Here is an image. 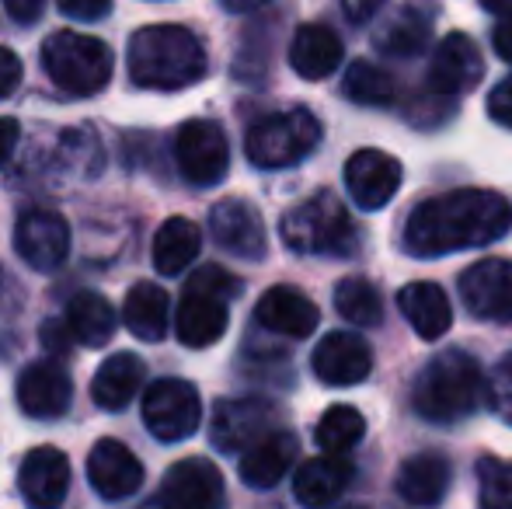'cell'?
<instances>
[{"instance_id":"d4e9b609","label":"cell","mask_w":512,"mask_h":509,"mask_svg":"<svg viewBox=\"0 0 512 509\" xmlns=\"http://www.w3.org/2000/svg\"><path fill=\"white\" fill-rule=\"evenodd\" d=\"M398 307L408 318V325L415 328L418 339H425V342L443 339L453 325V311H450L446 293L439 290L436 283H425V279L408 283L405 290L398 293Z\"/></svg>"},{"instance_id":"83f0119b","label":"cell","mask_w":512,"mask_h":509,"mask_svg":"<svg viewBox=\"0 0 512 509\" xmlns=\"http://www.w3.org/2000/svg\"><path fill=\"white\" fill-rule=\"evenodd\" d=\"M126 328L143 342H161L171 325V300L157 283H136L129 286L126 304H122Z\"/></svg>"},{"instance_id":"836d02e7","label":"cell","mask_w":512,"mask_h":509,"mask_svg":"<svg viewBox=\"0 0 512 509\" xmlns=\"http://www.w3.org/2000/svg\"><path fill=\"white\" fill-rule=\"evenodd\" d=\"M363 436H366V419L352 405H331L314 429V440L324 454H349Z\"/></svg>"},{"instance_id":"7c38bea8","label":"cell","mask_w":512,"mask_h":509,"mask_svg":"<svg viewBox=\"0 0 512 509\" xmlns=\"http://www.w3.org/2000/svg\"><path fill=\"white\" fill-rule=\"evenodd\" d=\"M209 231H213V241L223 252L248 258V262H262L265 252H269L265 220L248 199H220L209 210Z\"/></svg>"},{"instance_id":"7402d4cb","label":"cell","mask_w":512,"mask_h":509,"mask_svg":"<svg viewBox=\"0 0 512 509\" xmlns=\"http://www.w3.org/2000/svg\"><path fill=\"white\" fill-rule=\"evenodd\" d=\"M300 454V440L286 429H272L248 450H241V482L251 489H272L286 478Z\"/></svg>"},{"instance_id":"52a82bcc","label":"cell","mask_w":512,"mask_h":509,"mask_svg":"<svg viewBox=\"0 0 512 509\" xmlns=\"http://www.w3.org/2000/svg\"><path fill=\"white\" fill-rule=\"evenodd\" d=\"M321 143V123L314 119L310 109H286V112H272V116L258 119L248 129V161L255 168L276 171V168H290V164L304 161L310 150Z\"/></svg>"},{"instance_id":"44dd1931","label":"cell","mask_w":512,"mask_h":509,"mask_svg":"<svg viewBox=\"0 0 512 509\" xmlns=\"http://www.w3.org/2000/svg\"><path fill=\"white\" fill-rule=\"evenodd\" d=\"M255 318L272 335H286V339H310L317 332L321 311L310 297H304L293 286H272L262 293L255 307Z\"/></svg>"},{"instance_id":"8d00e7d4","label":"cell","mask_w":512,"mask_h":509,"mask_svg":"<svg viewBox=\"0 0 512 509\" xmlns=\"http://www.w3.org/2000/svg\"><path fill=\"white\" fill-rule=\"evenodd\" d=\"M488 116L499 126L512 129V77H506V81L488 95Z\"/></svg>"},{"instance_id":"9c48e42d","label":"cell","mask_w":512,"mask_h":509,"mask_svg":"<svg viewBox=\"0 0 512 509\" xmlns=\"http://www.w3.org/2000/svg\"><path fill=\"white\" fill-rule=\"evenodd\" d=\"M175 164L199 189L223 182V175L230 168L227 133L213 119H189V123H182L175 133Z\"/></svg>"},{"instance_id":"4316f807","label":"cell","mask_w":512,"mask_h":509,"mask_svg":"<svg viewBox=\"0 0 512 509\" xmlns=\"http://www.w3.org/2000/svg\"><path fill=\"white\" fill-rule=\"evenodd\" d=\"M143 374H147V367H143V360L136 353L108 356L98 367L95 381H91V398L105 412H122L136 398V391H140Z\"/></svg>"},{"instance_id":"4fadbf2b","label":"cell","mask_w":512,"mask_h":509,"mask_svg":"<svg viewBox=\"0 0 512 509\" xmlns=\"http://www.w3.org/2000/svg\"><path fill=\"white\" fill-rule=\"evenodd\" d=\"M14 252L35 272H53L70 255V224L53 210H32L14 227Z\"/></svg>"},{"instance_id":"f1b7e54d","label":"cell","mask_w":512,"mask_h":509,"mask_svg":"<svg viewBox=\"0 0 512 509\" xmlns=\"http://www.w3.org/2000/svg\"><path fill=\"white\" fill-rule=\"evenodd\" d=\"M203 248V234L189 217H171L161 224L154 238V265L161 276H178L182 269H189L199 258Z\"/></svg>"},{"instance_id":"603a6c76","label":"cell","mask_w":512,"mask_h":509,"mask_svg":"<svg viewBox=\"0 0 512 509\" xmlns=\"http://www.w3.org/2000/svg\"><path fill=\"white\" fill-rule=\"evenodd\" d=\"M345 46L328 25H300L290 42V67L304 81H324L342 67Z\"/></svg>"},{"instance_id":"d590c367","label":"cell","mask_w":512,"mask_h":509,"mask_svg":"<svg viewBox=\"0 0 512 509\" xmlns=\"http://www.w3.org/2000/svg\"><path fill=\"white\" fill-rule=\"evenodd\" d=\"M485 398H488V405H492V412L512 426V353L492 370V381L485 387Z\"/></svg>"},{"instance_id":"2e32d148","label":"cell","mask_w":512,"mask_h":509,"mask_svg":"<svg viewBox=\"0 0 512 509\" xmlns=\"http://www.w3.org/2000/svg\"><path fill=\"white\" fill-rule=\"evenodd\" d=\"M154 503H164L171 509H213L223 503V475L206 457H185L171 464L161 482V492Z\"/></svg>"},{"instance_id":"f35d334b","label":"cell","mask_w":512,"mask_h":509,"mask_svg":"<svg viewBox=\"0 0 512 509\" xmlns=\"http://www.w3.org/2000/svg\"><path fill=\"white\" fill-rule=\"evenodd\" d=\"M21 84V60L0 46V98H7Z\"/></svg>"},{"instance_id":"484cf974","label":"cell","mask_w":512,"mask_h":509,"mask_svg":"<svg viewBox=\"0 0 512 509\" xmlns=\"http://www.w3.org/2000/svg\"><path fill=\"white\" fill-rule=\"evenodd\" d=\"M349 482H352V464L342 454H324L300 464L297 478H293V496L304 506H328L349 489Z\"/></svg>"},{"instance_id":"ba28073f","label":"cell","mask_w":512,"mask_h":509,"mask_svg":"<svg viewBox=\"0 0 512 509\" xmlns=\"http://www.w3.org/2000/svg\"><path fill=\"white\" fill-rule=\"evenodd\" d=\"M143 422L164 443L189 440L203 422V398L182 377H161L143 391Z\"/></svg>"},{"instance_id":"7bdbcfd3","label":"cell","mask_w":512,"mask_h":509,"mask_svg":"<svg viewBox=\"0 0 512 509\" xmlns=\"http://www.w3.org/2000/svg\"><path fill=\"white\" fill-rule=\"evenodd\" d=\"M495 53L512 63V14L502 21L499 28H495Z\"/></svg>"},{"instance_id":"4dcf8cb0","label":"cell","mask_w":512,"mask_h":509,"mask_svg":"<svg viewBox=\"0 0 512 509\" xmlns=\"http://www.w3.org/2000/svg\"><path fill=\"white\" fill-rule=\"evenodd\" d=\"M429 35H432V14L422 11V4H411V7H405V11L394 14V18L380 28V35L373 42H377V49L384 56H398V60H405V56L422 53L425 42H429Z\"/></svg>"},{"instance_id":"5b68a950","label":"cell","mask_w":512,"mask_h":509,"mask_svg":"<svg viewBox=\"0 0 512 509\" xmlns=\"http://www.w3.org/2000/svg\"><path fill=\"white\" fill-rule=\"evenodd\" d=\"M279 234L297 255L352 258L359 252V227L331 192H317L307 203L293 206L279 224Z\"/></svg>"},{"instance_id":"f6af8a7d","label":"cell","mask_w":512,"mask_h":509,"mask_svg":"<svg viewBox=\"0 0 512 509\" xmlns=\"http://www.w3.org/2000/svg\"><path fill=\"white\" fill-rule=\"evenodd\" d=\"M269 4V0H220V7H227L230 14H244V11H255V7Z\"/></svg>"},{"instance_id":"ab89813d","label":"cell","mask_w":512,"mask_h":509,"mask_svg":"<svg viewBox=\"0 0 512 509\" xmlns=\"http://www.w3.org/2000/svg\"><path fill=\"white\" fill-rule=\"evenodd\" d=\"M384 4H387V0H342V11H345V18H349L352 25H366L373 14H380V7H384Z\"/></svg>"},{"instance_id":"8fae6325","label":"cell","mask_w":512,"mask_h":509,"mask_svg":"<svg viewBox=\"0 0 512 509\" xmlns=\"http://www.w3.org/2000/svg\"><path fill=\"white\" fill-rule=\"evenodd\" d=\"M401 161L387 150H356L345 161V189H349L352 203L366 213H377L398 196L401 189Z\"/></svg>"},{"instance_id":"cb8c5ba5","label":"cell","mask_w":512,"mask_h":509,"mask_svg":"<svg viewBox=\"0 0 512 509\" xmlns=\"http://www.w3.org/2000/svg\"><path fill=\"white\" fill-rule=\"evenodd\" d=\"M450 461L443 454H432V450H422V454L408 457L398 468V478H394V489L398 496L411 506H436L439 499L450 489Z\"/></svg>"},{"instance_id":"e575fe53","label":"cell","mask_w":512,"mask_h":509,"mask_svg":"<svg viewBox=\"0 0 512 509\" xmlns=\"http://www.w3.org/2000/svg\"><path fill=\"white\" fill-rule=\"evenodd\" d=\"M478 496H481V506H488V509H512V461L481 457Z\"/></svg>"},{"instance_id":"f546056e","label":"cell","mask_w":512,"mask_h":509,"mask_svg":"<svg viewBox=\"0 0 512 509\" xmlns=\"http://www.w3.org/2000/svg\"><path fill=\"white\" fill-rule=\"evenodd\" d=\"M67 328L81 346L102 349L115 335V307L108 304L102 293H77L67 304Z\"/></svg>"},{"instance_id":"1f68e13d","label":"cell","mask_w":512,"mask_h":509,"mask_svg":"<svg viewBox=\"0 0 512 509\" xmlns=\"http://www.w3.org/2000/svg\"><path fill=\"white\" fill-rule=\"evenodd\" d=\"M342 91L349 102L366 105V109H377V105H391L398 98V84L387 74L384 67L370 60H352L349 70H345Z\"/></svg>"},{"instance_id":"60d3db41","label":"cell","mask_w":512,"mask_h":509,"mask_svg":"<svg viewBox=\"0 0 512 509\" xmlns=\"http://www.w3.org/2000/svg\"><path fill=\"white\" fill-rule=\"evenodd\" d=\"M42 4H46V0H4L7 14H11L18 25H32L42 14Z\"/></svg>"},{"instance_id":"8992f818","label":"cell","mask_w":512,"mask_h":509,"mask_svg":"<svg viewBox=\"0 0 512 509\" xmlns=\"http://www.w3.org/2000/svg\"><path fill=\"white\" fill-rule=\"evenodd\" d=\"M42 67H46L49 81L60 91L77 98L98 95L108 81H112V49L95 35H81L74 28H60V32L46 35L42 42Z\"/></svg>"},{"instance_id":"ee69618b","label":"cell","mask_w":512,"mask_h":509,"mask_svg":"<svg viewBox=\"0 0 512 509\" xmlns=\"http://www.w3.org/2000/svg\"><path fill=\"white\" fill-rule=\"evenodd\" d=\"M42 339H46V346L53 349V353H70V328H60L56 332V325H46L42 328Z\"/></svg>"},{"instance_id":"6da1fadb","label":"cell","mask_w":512,"mask_h":509,"mask_svg":"<svg viewBox=\"0 0 512 509\" xmlns=\"http://www.w3.org/2000/svg\"><path fill=\"white\" fill-rule=\"evenodd\" d=\"M512 227V206L499 192L453 189L415 206L405 224V248L415 258H439L485 248Z\"/></svg>"},{"instance_id":"9a60e30c","label":"cell","mask_w":512,"mask_h":509,"mask_svg":"<svg viewBox=\"0 0 512 509\" xmlns=\"http://www.w3.org/2000/svg\"><path fill=\"white\" fill-rule=\"evenodd\" d=\"M464 307L481 321H512V262L485 258L460 276Z\"/></svg>"},{"instance_id":"ffe728a7","label":"cell","mask_w":512,"mask_h":509,"mask_svg":"<svg viewBox=\"0 0 512 509\" xmlns=\"http://www.w3.org/2000/svg\"><path fill=\"white\" fill-rule=\"evenodd\" d=\"M18 489L32 506H60L70 492V461L56 447H35L18 468Z\"/></svg>"},{"instance_id":"e0dca14e","label":"cell","mask_w":512,"mask_h":509,"mask_svg":"<svg viewBox=\"0 0 512 509\" xmlns=\"http://www.w3.org/2000/svg\"><path fill=\"white\" fill-rule=\"evenodd\" d=\"M314 374L328 387H352L366 381L373 370V349L356 332H328L314 346Z\"/></svg>"},{"instance_id":"b9f144b4","label":"cell","mask_w":512,"mask_h":509,"mask_svg":"<svg viewBox=\"0 0 512 509\" xmlns=\"http://www.w3.org/2000/svg\"><path fill=\"white\" fill-rule=\"evenodd\" d=\"M18 136H21L18 119H11V116H0V164H4L7 157L14 154V147H18Z\"/></svg>"},{"instance_id":"277c9868","label":"cell","mask_w":512,"mask_h":509,"mask_svg":"<svg viewBox=\"0 0 512 509\" xmlns=\"http://www.w3.org/2000/svg\"><path fill=\"white\" fill-rule=\"evenodd\" d=\"M244 283L230 276L220 265H199L196 276L185 283V293L178 300L175 332L189 349H209L223 339L230 325V300H237Z\"/></svg>"},{"instance_id":"bcb514c9","label":"cell","mask_w":512,"mask_h":509,"mask_svg":"<svg viewBox=\"0 0 512 509\" xmlns=\"http://www.w3.org/2000/svg\"><path fill=\"white\" fill-rule=\"evenodd\" d=\"M481 4H485L488 11H495V14H512V0H481Z\"/></svg>"},{"instance_id":"d6986e66","label":"cell","mask_w":512,"mask_h":509,"mask_svg":"<svg viewBox=\"0 0 512 509\" xmlns=\"http://www.w3.org/2000/svg\"><path fill=\"white\" fill-rule=\"evenodd\" d=\"M74 398V381L60 363H28L18 377V405L32 419H60Z\"/></svg>"},{"instance_id":"7a4b0ae2","label":"cell","mask_w":512,"mask_h":509,"mask_svg":"<svg viewBox=\"0 0 512 509\" xmlns=\"http://www.w3.org/2000/svg\"><path fill=\"white\" fill-rule=\"evenodd\" d=\"M129 81L147 91H182L206 77V49L182 25H147L129 39Z\"/></svg>"},{"instance_id":"74e56055","label":"cell","mask_w":512,"mask_h":509,"mask_svg":"<svg viewBox=\"0 0 512 509\" xmlns=\"http://www.w3.org/2000/svg\"><path fill=\"white\" fill-rule=\"evenodd\" d=\"M112 0H60V11L77 21H102Z\"/></svg>"},{"instance_id":"ac0fdd59","label":"cell","mask_w":512,"mask_h":509,"mask_svg":"<svg viewBox=\"0 0 512 509\" xmlns=\"http://www.w3.org/2000/svg\"><path fill=\"white\" fill-rule=\"evenodd\" d=\"M88 478L91 489L105 503H122L143 485V464L136 454L119 440H98L95 450L88 454Z\"/></svg>"},{"instance_id":"30bf717a","label":"cell","mask_w":512,"mask_h":509,"mask_svg":"<svg viewBox=\"0 0 512 509\" xmlns=\"http://www.w3.org/2000/svg\"><path fill=\"white\" fill-rule=\"evenodd\" d=\"M279 419H283V412L269 398H230L216 405L209 440L223 454H241L265 433H272Z\"/></svg>"},{"instance_id":"5bb4252c","label":"cell","mask_w":512,"mask_h":509,"mask_svg":"<svg viewBox=\"0 0 512 509\" xmlns=\"http://www.w3.org/2000/svg\"><path fill=\"white\" fill-rule=\"evenodd\" d=\"M485 81V56H481L478 42L464 32H450L436 46V56L429 63V88L439 95L460 98L474 91Z\"/></svg>"},{"instance_id":"d6a6232c","label":"cell","mask_w":512,"mask_h":509,"mask_svg":"<svg viewBox=\"0 0 512 509\" xmlns=\"http://www.w3.org/2000/svg\"><path fill=\"white\" fill-rule=\"evenodd\" d=\"M335 311L359 328H377L384 321V300L366 276H349L335 286Z\"/></svg>"},{"instance_id":"3957f363","label":"cell","mask_w":512,"mask_h":509,"mask_svg":"<svg viewBox=\"0 0 512 509\" xmlns=\"http://www.w3.org/2000/svg\"><path fill=\"white\" fill-rule=\"evenodd\" d=\"M481 401H485L481 363L460 349H446L436 360L425 363L422 374L415 377V387H411L415 412L429 422H439V426L474 415Z\"/></svg>"}]
</instances>
